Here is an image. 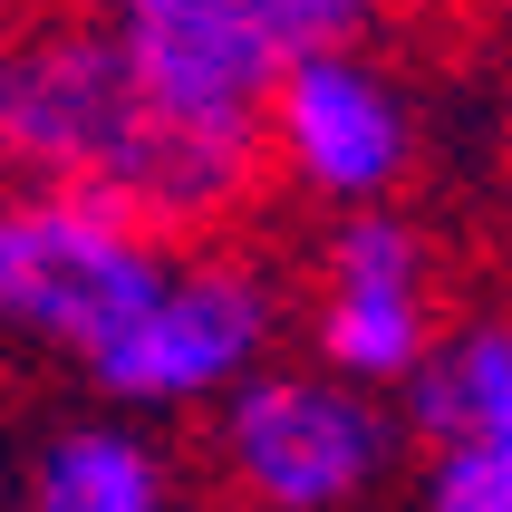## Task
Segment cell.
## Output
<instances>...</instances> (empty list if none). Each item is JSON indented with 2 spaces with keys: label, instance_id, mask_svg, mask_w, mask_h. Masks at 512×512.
Masks as SVG:
<instances>
[{
  "label": "cell",
  "instance_id": "obj_1",
  "mask_svg": "<svg viewBox=\"0 0 512 512\" xmlns=\"http://www.w3.org/2000/svg\"><path fill=\"white\" fill-rule=\"evenodd\" d=\"M0 165L10 184H78L155 242L232 232L261 194L252 126L174 116L87 10L0 20Z\"/></svg>",
  "mask_w": 512,
  "mask_h": 512
},
{
  "label": "cell",
  "instance_id": "obj_2",
  "mask_svg": "<svg viewBox=\"0 0 512 512\" xmlns=\"http://www.w3.org/2000/svg\"><path fill=\"white\" fill-rule=\"evenodd\" d=\"M281 329H290V290L271 261L232 252V242H203V252H174L165 281L136 300V319L116 329L97 358H87V387H97V416H213V406L261 377L281 358Z\"/></svg>",
  "mask_w": 512,
  "mask_h": 512
},
{
  "label": "cell",
  "instance_id": "obj_3",
  "mask_svg": "<svg viewBox=\"0 0 512 512\" xmlns=\"http://www.w3.org/2000/svg\"><path fill=\"white\" fill-rule=\"evenodd\" d=\"M203 455L242 512H368L406 464V426L368 387H339L310 358L300 368L271 358L213 406Z\"/></svg>",
  "mask_w": 512,
  "mask_h": 512
},
{
  "label": "cell",
  "instance_id": "obj_4",
  "mask_svg": "<svg viewBox=\"0 0 512 512\" xmlns=\"http://www.w3.org/2000/svg\"><path fill=\"white\" fill-rule=\"evenodd\" d=\"M174 242L78 194V184H0V348L87 368L165 281Z\"/></svg>",
  "mask_w": 512,
  "mask_h": 512
},
{
  "label": "cell",
  "instance_id": "obj_5",
  "mask_svg": "<svg viewBox=\"0 0 512 512\" xmlns=\"http://www.w3.org/2000/svg\"><path fill=\"white\" fill-rule=\"evenodd\" d=\"M252 145H261V184L281 174L329 223L339 213H397L416 165H426V107H416L397 58H377L358 39V49H319L261 87Z\"/></svg>",
  "mask_w": 512,
  "mask_h": 512
},
{
  "label": "cell",
  "instance_id": "obj_6",
  "mask_svg": "<svg viewBox=\"0 0 512 512\" xmlns=\"http://www.w3.org/2000/svg\"><path fill=\"white\" fill-rule=\"evenodd\" d=\"M387 0H87L174 116L252 126L261 87L319 49H358Z\"/></svg>",
  "mask_w": 512,
  "mask_h": 512
},
{
  "label": "cell",
  "instance_id": "obj_7",
  "mask_svg": "<svg viewBox=\"0 0 512 512\" xmlns=\"http://www.w3.org/2000/svg\"><path fill=\"white\" fill-rule=\"evenodd\" d=\"M455 290H445V242L416 213H339L310 252V368L368 397H397L406 368L445 339Z\"/></svg>",
  "mask_w": 512,
  "mask_h": 512
},
{
  "label": "cell",
  "instance_id": "obj_8",
  "mask_svg": "<svg viewBox=\"0 0 512 512\" xmlns=\"http://www.w3.org/2000/svg\"><path fill=\"white\" fill-rule=\"evenodd\" d=\"M0 512H184V464L126 416H68L20 455Z\"/></svg>",
  "mask_w": 512,
  "mask_h": 512
},
{
  "label": "cell",
  "instance_id": "obj_9",
  "mask_svg": "<svg viewBox=\"0 0 512 512\" xmlns=\"http://www.w3.org/2000/svg\"><path fill=\"white\" fill-rule=\"evenodd\" d=\"M397 426L426 455H445V445H512V329H503V310L445 319V339L397 387Z\"/></svg>",
  "mask_w": 512,
  "mask_h": 512
},
{
  "label": "cell",
  "instance_id": "obj_10",
  "mask_svg": "<svg viewBox=\"0 0 512 512\" xmlns=\"http://www.w3.org/2000/svg\"><path fill=\"white\" fill-rule=\"evenodd\" d=\"M416 512H512V445H445V455H426Z\"/></svg>",
  "mask_w": 512,
  "mask_h": 512
}]
</instances>
